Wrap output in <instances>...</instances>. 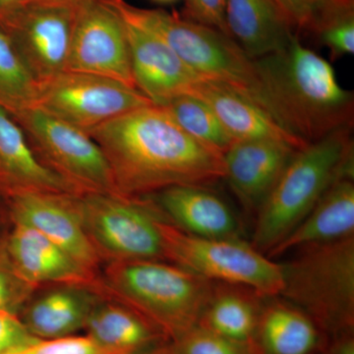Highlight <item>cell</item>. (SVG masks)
Segmentation results:
<instances>
[{
	"mask_svg": "<svg viewBox=\"0 0 354 354\" xmlns=\"http://www.w3.org/2000/svg\"><path fill=\"white\" fill-rule=\"evenodd\" d=\"M279 297L308 314L330 341L354 334V236L292 251Z\"/></svg>",
	"mask_w": 354,
	"mask_h": 354,
	"instance_id": "6",
	"label": "cell"
},
{
	"mask_svg": "<svg viewBox=\"0 0 354 354\" xmlns=\"http://www.w3.org/2000/svg\"><path fill=\"white\" fill-rule=\"evenodd\" d=\"M4 354H113L101 348L88 335H70L37 341Z\"/></svg>",
	"mask_w": 354,
	"mask_h": 354,
	"instance_id": "30",
	"label": "cell"
},
{
	"mask_svg": "<svg viewBox=\"0 0 354 354\" xmlns=\"http://www.w3.org/2000/svg\"><path fill=\"white\" fill-rule=\"evenodd\" d=\"M0 177L8 186L10 193L24 190L77 193L64 179L41 162L22 128L1 106Z\"/></svg>",
	"mask_w": 354,
	"mask_h": 354,
	"instance_id": "23",
	"label": "cell"
},
{
	"mask_svg": "<svg viewBox=\"0 0 354 354\" xmlns=\"http://www.w3.org/2000/svg\"><path fill=\"white\" fill-rule=\"evenodd\" d=\"M177 354H259L255 342H242L196 327L171 342Z\"/></svg>",
	"mask_w": 354,
	"mask_h": 354,
	"instance_id": "29",
	"label": "cell"
},
{
	"mask_svg": "<svg viewBox=\"0 0 354 354\" xmlns=\"http://www.w3.org/2000/svg\"><path fill=\"white\" fill-rule=\"evenodd\" d=\"M165 259L213 283L245 286L264 297H279L283 266L237 239H207L176 227L164 216L158 221Z\"/></svg>",
	"mask_w": 354,
	"mask_h": 354,
	"instance_id": "7",
	"label": "cell"
},
{
	"mask_svg": "<svg viewBox=\"0 0 354 354\" xmlns=\"http://www.w3.org/2000/svg\"><path fill=\"white\" fill-rule=\"evenodd\" d=\"M106 297L127 305L172 342L196 327L214 283L167 260L109 262Z\"/></svg>",
	"mask_w": 354,
	"mask_h": 354,
	"instance_id": "4",
	"label": "cell"
},
{
	"mask_svg": "<svg viewBox=\"0 0 354 354\" xmlns=\"http://www.w3.org/2000/svg\"><path fill=\"white\" fill-rule=\"evenodd\" d=\"M39 84L21 59L12 39L0 27V106L11 115L35 106Z\"/></svg>",
	"mask_w": 354,
	"mask_h": 354,
	"instance_id": "27",
	"label": "cell"
},
{
	"mask_svg": "<svg viewBox=\"0 0 354 354\" xmlns=\"http://www.w3.org/2000/svg\"><path fill=\"white\" fill-rule=\"evenodd\" d=\"M324 46L334 57L353 55L354 53V12L333 21L317 34Z\"/></svg>",
	"mask_w": 354,
	"mask_h": 354,
	"instance_id": "32",
	"label": "cell"
},
{
	"mask_svg": "<svg viewBox=\"0 0 354 354\" xmlns=\"http://www.w3.org/2000/svg\"><path fill=\"white\" fill-rule=\"evenodd\" d=\"M78 193L16 191L11 193L15 223L37 230L68 253L84 267L95 272L101 257L91 242L75 204Z\"/></svg>",
	"mask_w": 354,
	"mask_h": 354,
	"instance_id": "13",
	"label": "cell"
},
{
	"mask_svg": "<svg viewBox=\"0 0 354 354\" xmlns=\"http://www.w3.org/2000/svg\"><path fill=\"white\" fill-rule=\"evenodd\" d=\"M88 1H91V0H31V3L78 7Z\"/></svg>",
	"mask_w": 354,
	"mask_h": 354,
	"instance_id": "37",
	"label": "cell"
},
{
	"mask_svg": "<svg viewBox=\"0 0 354 354\" xmlns=\"http://www.w3.org/2000/svg\"><path fill=\"white\" fill-rule=\"evenodd\" d=\"M78 7L30 3L6 30L39 85L66 71Z\"/></svg>",
	"mask_w": 354,
	"mask_h": 354,
	"instance_id": "12",
	"label": "cell"
},
{
	"mask_svg": "<svg viewBox=\"0 0 354 354\" xmlns=\"http://www.w3.org/2000/svg\"><path fill=\"white\" fill-rule=\"evenodd\" d=\"M12 118L37 157L77 193H118L108 160L87 132L35 106Z\"/></svg>",
	"mask_w": 354,
	"mask_h": 354,
	"instance_id": "9",
	"label": "cell"
},
{
	"mask_svg": "<svg viewBox=\"0 0 354 354\" xmlns=\"http://www.w3.org/2000/svg\"><path fill=\"white\" fill-rule=\"evenodd\" d=\"M37 339L16 314L0 311V354L10 353Z\"/></svg>",
	"mask_w": 354,
	"mask_h": 354,
	"instance_id": "34",
	"label": "cell"
},
{
	"mask_svg": "<svg viewBox=\"0 0 354 354\" xmlns=\"http://www.w3.org/2000/svg\"><path fill=\"white\" fill-rule=\"evenodd\" d=\"M155 195L165 220L183 232L207 239L239 237L234 212L209 186H172Z\"/></svg>",
	"mask_w": 354,
	"mask_h": 354,
	"instance_id": "17",
	"label": "cell"
},
{
	"mask_svg": "<svg viewBox=\"0 0 354 354\" xmlns=\"http://www.w3.org/2000/svg\"><path fill=\"white\" fill-rule=\"evenodd\" d=\"M354 179L333 184L315 207L283 241L267 254L271 259L301 247L354 236Z\"/></svg>",
	"mask_w": 354,
	"mask_h": 354,
	"instance_id": "20",
	"label": "cell"
},
{
	"mask_svg": "<svg viewBox=\"0 0 354 354\" xmlns=\"http://www.w3.org/2000/svg\"><path fill=\"white\" fill-rule=\"evenodd\" d=\"M66 71L106 77L137 88L125 23L108 0L78 7Z\"/></svg>",
	"mask_w": 354,
	"mask_h": 354,
	"instance_id": "11",
	"label": "cell"
},
{
	"mask_svg": "<svg viewBox=\"0 0 354 354\" xmlns=\"http://www.w3.org/2000/svg\"><path fill=\"white\" fill-rule=\"evenodd\" d=\"M108 1L121 15L160 37L193 71L225 84L274 118L255 59L249 57L234 39L177 13L139 8L127 0Z\"/></svg>",
	"mask_w": 354,
	"mask_h": 354,
	"instance_id": "5",
	"label": "cell"
},
{
	"mask_svg": "<svg viewBox=\"0 0 354 354\" xmlns=\"http://www.w3.org/2000/svg\"><path fill=\"white\" fill-rule=\"evenodd\" d=\"M254 342L259 354H324L330 341L308 314L276 297L265 299Z\"/></svg>",
	"mask_w": 354,
	"mask_h": 354,
	"instance_id": "19",
	"label": "cell"
},
{
	"mask_svg": "<svg viewBox=\"0 0 354 354\" xmlns=\"http://www.w3.org/2000/svg\"><path fill=\"white\" fill-rule=\"evenodd\" d=\"M146 354H177V353L171 342H167V344H162Z\"/></svg>",
	"mask_w": 354,
	"mask_h": 354,
	"instance_id": "38",
	"label": "cell"
},
{
	"mask_svg": "<svg viewBox=\"0 0 354 354\" xmlns=\"http://www.w3.org/2000/svg\"><path fill=\"white\" fill-rule=\"evenodd\" d=\"M225 22L232 39L252 59L281 50L295 35L274 0H225Z\"/></svg>",
	"mask_w": 354,
	"mask_h": 354,
	"instance_id": "22",
	"label": "cell"
},
{
	"mask_svg": "<svg viewBox=\"0 0 354 354\" xmlns=\"http://www.w3.org/2000/svg\"><path fill=\"white\" fill-rule=\"evenodd\" d=\"M351 127L297 151L257 211L251 244L267 255L283 241L337 180L353 176Z\"/></svg>",
	"mask_w": 354,
	"mask_h": 354,
	"instance_id": "3",
	"label": "cell"
},
{
	"mask_svg": "<svg viewBox=\"0 0 354 354\" xmlns=\"http://www.w3.org/2000/svg\"><path fill=\"white\" fill-rule=\"evenodd\" d=\"M153 1L158 2V3L169 4L172 3V2H176L177 0H153Z\"/></svg>",
	"mask_w": 354,
	"mask_h": 354,
	"instance_id": "39",
	"label": "cell"
},
{
	"mask_svg": "<svg viewBox=\"0 0 354 354\" xmlns=\"http://www.w3.org/2000/svg\"><path fill=\"white\" fill-rule=\"evenodd\" d=\"M75 204L88 239L109 262L165 260L156 203L118 193H83Z\"/></svg>",
	"mask_w": 354,
	"mask_h": 354,
	"instance_id": "8",
	"label": "cell"
},
{
	"mask_svg": "<svg viewBox=\"0 0 354 354\" xmlns=\"http://www.w3.org/2000/svg\"><path fill=\"white\" fill-rule=\"evenodd\" d=\"M7 252L21 278L36 288L41 283H60L91 288L104 295L95 272L27 225L15 223Z\"/></svg>",
	"mask_w": 354,
	"mask_h": 354,
	"instance_id": "16",
	"label": "cell"
},
{
	"mask_svg": "<svg viewBox=\"0 0 354 354\" xmlns=\"http://www.w3.org/2000/svg\"><path fill=\"white\" fill-rule=\"evenodd\" d=\"M266 298L245 286L214 283L197 326L234 341L255 342Z\"/></svg>",
	"mask_w": 354,
	"mask_h": 354,
	"instance_id": "25",
	"label": "cell"
},
{
	"mask_svg": "<svg viewBox=\"0 0 354 354\" xmlns=\"http://www.w3.org/2000/svg\"><path fill=\"white\" fill-rule=\"evenodd\" d=\"M30 3L31 0H0V27L6 31Z\"/></svg>",
	"mask_w": 354,
	"mask_h": 354,
	"instance_id": "35",
	"label": "cell"
},
{
	"mask_svg": "<svg viewBox=\"0 0 354 354\" xmlns=\"http://www.w3.org/2000/svg\"><path fill=\"white\" fill-rule=\"evenodd\" d=\"M104 297L91 288L60 286L32 300L20 319L37 339L70 337L84 330L91 312Z\"/></svg>",
	"mask_w": 354,
	"mask_h": 354,
	"instance_id": "21",
	"label": "cell"
},
{
	"mask_svg": "<svg viewBox=\"0 0 354 354\" xmlns=\"http://www.w3.org/2000/svg\"><path fill=\"white\" fill-rule=\"evenodd\" d=\"M36 290L21 278L9 258L0 257V311L16 314Z\"/></svg>",
	"mask_w": 354,
	"mask_h": 354,
	"instance_id": "31",
	"label": "cell"
},
{
	"mask_svg": "<svg viewBox=\"0 0 354 354\" xmlns=\"http://www.w3.org/2000/svg\"><path fill=\"white\" fill-rule=\"evenodd\" d=\"M120 16L127 28L133 78L140 92L157 106L179 95H190L205 77L184 64L157 35Z\"/></svg>",
	"mask_w": 354,
	"mask_h": 354,
	"instance_id": "14",
	"label": "cell"
},
{
	"mask_svg": "<svg viewBox=\"0 0 354 354\" xmlns=\"http://www.w3.org/2000/svg\"><path fill=\"white\" fill-rule=\"evenodd\" d=\"M255 64L274 118L298 138L312 143L353 127V93L342 87L332 65L297 35Z\"/></svg>",
	"mask_w": 354,
	"mask_h": 354,
	"instance_id": "2",
	"label": "cell"
},
{
	"mask_svg": "<svg viewBox=\"0 0 354 354\" xmlns=\"http://www.w3.org/2000/svg\"><path fill=\"white\" fill-rule=\"evenodd\" d=\"M329 354H354V334H346L335 337L328 348Z\"/></svg>",
	"mask_w": 354,
	"mask_h": 354,
	"instance_id": "36",
	"label": "cell"
},
{
	"mask_svg": "<svg viewBox=\"0 0 354 354\" xmlns=\"http://www.w3.org/2000/svg\"><path fill=\"white\" fill-rule=\"evenodd\" d=\"M84 330L86 335L113 354H146L171 342L146 319L116 300H100Z\"/></svg>",
	"mask_w": 354,
	"mask_h": 354,
	"instance_id": "24",
	"label": "cell"
},
{
	"mask_svg": "<svg viewBox=\"0 0 354 354\" xmlns=\"http://www.w3.org/2000/svg\"><path fill=\"white\" fill-rule=\"evenodd\" d=\"M153 102L137 88L106 77L64 71L39 84L35 106L87 132Z\"/></svg>",
	"mask_w": 354,
	"mask_h": 354,
	"instance_id": "10",
	"label": "cell"
},
{
	"mask_svg": "<svg viewBox=\"0 0 354 354\" xmlns=\"http://www.w3.org/2000/svg\"><path fill=\"white\" fill-rule=\"evenodd\" d=\"M160 106L192 138L223 157L234 143L211 106L195 95H179Z\"/></svg>",
	"mask_w": 354,
	"mask_h": 354,
	"instance_id": "26",
	"label": "cell"
},
{
	"mask_svg": "<svg viewBox=\"0 0 354 354\" xmlns=\"http://www.w3.org/2000/svg\"><path fill=\"white\" fill-rule=\"evenodd\" d=\"M297 151L274 140L234 141L223 155L225 179L244 208L257 213Z\"/></svg>",
	"mask_w": 354,
	"mask_h": 354,
	"instance_id": "15",
	"label": "cell"
},
{
	"mask_svg": "<svg viewBox=\"0 0 354 354\" xmlns=\"http://www.w3.org/2000/svg\"><path fill=\"white\" fill-rule=\"evenodd\" d=\"M292 30L318 34L324 27L354 12V0H274Z\"/></svg>",
	"mask_w": 354,
	"mask_h": 354,
	"instance_id": "28",
	"label": "cell"
},
{
	"mask_svg": "<svg viewBox=\"0 0 354 354\" xmlns=\"http://www.w3.org/2000/svg\"><path fill=\"white\" fill-rule=\"evenodd\" d=\"M211 106L234 141L274 140L302 149L309 143L298 138L256 104L225 84L203 78L191 91Z\"/></svg>",
	"mask_w": 354,
	"mask_h": 354,
	"instance_id": "18",
	"label": "cell"
},
{
	"mask_svg": "<svg viewBox=\"0 0 354 354\" xmlns=\"http://www.w3.org/2000/svg\"><path fill=\"white\" fill-rule=\"evenodd\" d=\"M184 1H185L183 15L184 18L199 24L208 26L230 37L227 22H225V0H184Z\"/></svg>",
	"mask_w": 354,
	"mask_h": 354,
	"instance_id": "33",
	"label": "cell"
},
{
	"mask_svg": "<svg viewBox=\"0 0 354 354\" xmlns=\"http://www.w3.org/2000/svg\"><path fill=\"white\" fill-rule=\"evenodd\" d=\"M88 135L108 160L116 192L124 196L225 179L223 156L192 138L157 104L121 115Z\"/></svg>",
	"mask_w": 354,
	"mask_h": 354,
	"instance_id": "1",
	"label": "cell"
},
{
	"mask_svg": "<svg viewBox=\"0 0 354 354\" xmlns=\"http://www.w3.org/2000/svg\"><path fill=\"white\" fill-rule=\"evenodd\" d=\"M324 354H329V353H328V351H326V353H324Z\"/></svg>",
	"mask_w": 354,
	"mask_h": 354,
	"instance_id": "40",
	"label": "cell"
}]
</instances>
